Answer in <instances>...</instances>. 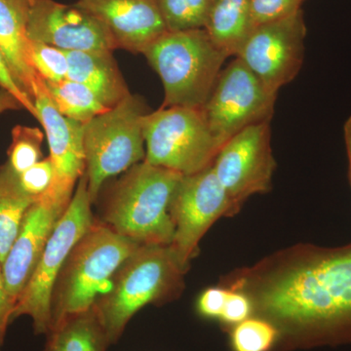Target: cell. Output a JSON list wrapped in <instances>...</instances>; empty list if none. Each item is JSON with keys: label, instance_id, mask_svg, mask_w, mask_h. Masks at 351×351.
<instances>
[{"label": "cell", "instance_id": "32", "mask_svg": "<svg viewBox=\"0 0 351 351\" xmlns=\"http://www.w3.org/2000/svg\"><path fill=\"white\" fill-rule=\"evenodd\" d=\"M15 304L16 302L7 291L3 271H2V263L0 262V346L3 345L9 323L13 321Z\"/></svg>", "mask_w": 351, "mask_h": 351}, {"label": "cell", "instance_id": "20", "mask_svg": "<svg viewBox=\"0 0 351 351\" xmlns=\"http://www.w3.org/2000/svg\"><path fill=\"white\" fill-rule=\"evenodd\" d=\"M47 336L56 351H107L110 345L94 306L64 318Z\"/></svg>", "mask_w": 351, "mask_h": 351}, {"label": "cell", "instance_id": "9", "mask_svg": "<svg viewBox=\"0 0 351 351\" xmlns=\"http://www.w3.org/2000/svg\"><path fill=\"white\" fill-rule=\"evenodd\" d=\"M277 94L269 91L239 58L221 69L201 108L221 147L248 127L271 121Z\"/></svg>", "mask_w": 351, "mask_h": 351}, {"label": "cell", "instance_id": "16", "mask_svg": "<svg viewBox=\"0 0 351 351\" xmlns=\"http://www.w3.org/2000/svg\"><path fill=\"white\" fill-rule=\"evenodd\" d=\"M110 32L117 49L143 54L168 32L156 0H78Z\"/></svg>", "mask_w": 351, "mask_h": 351}, {"label": "cell", "instance_id": "31", "mask_svg": "<svg viewBox=\"0 0 351 351\" xmlns=\"http://www.w3.org/2000/svg\"><path fill=\"white\" fill-rule=\"evenodd\" d=\"M228 294V291L223 290V289H207L198 300V311L206 317H221Z\"/></svg>", "mask_w": 351, "mask_h": 351}, {"label": "cell", "instance_id": "21", "mask_svg": "<svg viewBox=\"0 0 351 351\" xmlns=\"http://www.w3.org/2000/svg\"><path fill=\"white\" fill-rule=\"evenodd\" d=\"M36 198L23 191L19 177L8 164L0 168V262L7 254L19 233L25 213Z\"/></svg>", "mask_w": 351, "mask_h": 351}, {"label": "cell", "instance_id": "6", "mask_svg": "<svg viewBox=\"0 0 351 351\" xmlns=\"http://www.w3.org/2000/svg\"><path fill=\"white\" fill-rule=\"evenodd\" d=\"M182 272L169 246L140 245L127 258L110 290L93 306L110 345L117 343L131 318L165 294Z\"/></svg>", "mask_w": 351, "mask_h": 351}, {"label": "cell", "instance_id": "30", "mask_svg": "<svg viewBox=\"0 0 351 351\" xmlns=\"http://www.w3.org/2000/svg\"><path fill=\"white\" fill-rule=\"evenodd\" d=\"M251 313V304L245 295L239 293L228 292L221 319L226 323H239L246 320Z\"/></svg>", "mask_w": 351, "mask_h": 351}, {"label": "cell", "instance_id": "12", "mask_svg": "<svg viewBox=\"0 0 351 351\" xmlns=\"http://www.w3.org/2000/svg\"><path fill=\"white\" fill-rule=\"evenodd\" d=\"M270 140V122H263L239 132L219 149L212 167L234 209L271 186L276 160Z\"/></svg>", "mask_w": 351, "mask_h": 351}, {"label": "cell", "instance_id": "17", "mask_svg": "<svg viewBox=\"0 0 351 351\" xmlns=\"http://www.w3.org/2000/svg\"><path fill=\"white\" fill-rule=\"evenodd\" d=\"M29 7L25 0H0V50L14 80L32 100L39 75L27 59Z\"/></svg>", "mask_w": 351, "mask_h": 351}, {"label": "cell", "instance_id": "23", "mask_svg": "<svg viewBox=\"0 0 351 351\" xmlns=\"http://www.w3.org/2000/svg\"><path fill=\"white\" fill-rule=\"evenodd\" d=\"M168 32L204 29L212 0H156Z\"/></svg>", "mask_w": 351, "mask_h": 351}, {"label": "cell", "instance_id": "10", "mask_svg": "<svg viewBox=\"0 0 351 351\" xmlns=\"http://www.w3.org/2000/svg\"><path fill=\"white\" fill-rule=\"evenodd\" d=\"M234 210L212 165L195 174L182 176L171 200L175 233L169 248L182 271L203 235L219 217Z\"/></svg>", "mask_w": 351, "mask_h": 351}, {"label": "cell", "instance_id": "36", "mask_svg": "<svg viewBox=\"0 0 351 351\" xmlns=\"http://www.w3.org/2000/svg\"><path fill=\"white\" fill-rule=\"evenodd\" d=\"M25 2H27V4H29V6L32 5V4L34 3V2L36 1V0H25Z\"/></svg>", "mask_w": 351, "mask_h": 351}, {"label": "cell", "instance_id": "15", "mask_svg": "<svg viewBox=\"0 0 351 351\" xmlns=\"http://www.w3.org/2000/svg\"><path fill=\"white\" fill-rule=\"evenodd\" d=\"M34 107L47 138L54 179L49 191L71 199L76 182L85 172L83 124L64 117L51 101L45 82L39 76L32 94Z\"/></svg>", "mask_w": 351, "mask_h": 351}, {"label": "cell", "instance_id": "33", "mask_svg": "<svg viewBox=\"0 0 351 351\" xmlns=\"http://www.w3.org/2000/svg\"><path fill=\"white\" fill-rule=\"evenodd\" d=\"M19 101L16 100L13 95L7 92L6 90L0 88V114L8 112V110H20Z\"/></svg>", "mask_w": 351, "mask_h": 351}, {"label": "cell", "instance_id": "22", "mask_svg": "<svg viewBox=\"0 0 351 351\" xmlns=\"http://www.w3.org/2000/svg\"><path fill=\"white\" fill-rule=\"evenodd\" d=\"M45 85L55 107L69 119L85 124L110 110L82 83L68 78L59 83L45 82Z\"/></svg>", "mask_w": 351, "mask_h": 351}, {"label": "cell", "instance_id": "1", "mask_svg": "<svg viewBox=\"0 0 351 351\" xmlns=\"http://www.w3.org/2000/svg\"><path fill=\"white\" fill-rule=\"evenodd\" d=\"M265 313L327 343L351 341V246L317 256L267 286Z\"/></svg>", "mask_w": 351, "mask_h": 351}, {"label": "cell", "instance_id": "3", "mask_svg": "<svg viewBox=\"0 0 351 351\" xmlns=\"http://www.w3.org/2000/svg\"><path fill=\"white\" fill-rule=\"evenodd\" d=\"M143 55L162 82L161 108H202L228 59L204 29L165 32Z\"/></svg>", "mask_w": 351, "mask_h": 351}, {"label": "cell", "instance_id": "13", "mask_svg": "<svg viewBox=\"0 0 351 351\" xmlns=\"http://www.w3.org/2000/svg\"><path fill=\"white\" fill-rule=\"evenodd\" d=\"M27 36L64 51H112L114 41L100 21L77 4L36 0L29 7Z\"/></svg>", "mask_w": 351, "mask_h": 351}, {"label": "cell", "instance_id": "28", "mask_svg": "<svg viewBox=\"0 0 351 351\" xmlns=\"http://www.w3.org/2000/svg\"><path fill=\"white\" fill-rule=\"evenodd\" d=\"M21 188L27 195L38 198L49 189L54 179V169L49 157L41 159L22 174L18 175Z\"/></svg>", "mask_w": 351, "mask_h": 351}, {"label": "cell", "instance_id": "26", "mask_svg": "<svg viewBox=\"0 0 351 351\" xmlns=\"http://www.w3.org/2000/svg\"><path fill=\"white\" fill-rule=\"evenodd\" d=\"M277 336L276 328L267 321L246 319L239 323L232 335L234 351H267Z\"/></svg>", "mask_w": 351, "mask_h": 351}, {"label": "cell", "instance_id": "18", "mask_svg": "<svg viewBox=\"0 0 351 351\" xmlns=\"http://www.w3.org/2000/svg\"><path fill=\"white\" fill-rule=\"evenodd\" d=\"M69 80L82 83L108 108L115 107L130 95L112 51H66Z\"/></svg>", "mask_w": 351, "mask_h": 351}, {"label": "cell", "instance_id": "11", "mask_svg": "<svg viewBox=\"0 0 351 351\" xmlns=\"http://www.w3.org/2000/svg\"><path fill=\"white\" fill-rule=\"evenodd\" d=\"M306 25L302 11L254 27L239 55L252 73L272 93L292 82L304 59Z\"/></svg>", "mask_w": 351, "mask_h": 351}, {"label": "cell", "instance_id": "5", "mask_svg": "<svg viewBox=\"0 0 351 351\" xmlns=\"http://www.w3.org/2000/svg\"><path fill=\"white\" fill-rule=\"evenodd\" d=\"M149 112L138 95H129L107 112L83 124V152L92 203L107 180L145 160L143 120Z\"/></svg>", "mask_w": 351, "mask_h": 351}, {"label": "cell", "instance_id": "4", "mask_svg": "<svg viewBox=\"0 0 351 351\" xmlns=\"http://www.w3.org/2000/svg\"><path fill=\"white\" fill-rule=\"evenodd\" d=\"M138 246L110 226L94 223L58 277L52 295V328L69 316L92 308L104 284L112 280Z\"/></svg>", "mask_w": 351, "mask_h": 351}, {"label": "cell", "instance_id": "7", "mask_svg": "<svg viewBox=\"0 0 351 351\" xmlns=\"http://www.w3.org/2000/svg\"><path fill=\"white\" fill-rule=\"evenodd\" d=\"M86 174L78 181L69 207L58 221L36 269L18 298L13 320L29 316L36 334H49L52 329V295L58 277L71 251L94 225Z\"/></svg>", "mask_w": 351, "mask_h": 351}, {"label": "cell", "instance_id": "25", "mask_svg": "<svg viewBox=\"0 0 351 351\" xmlns=\"http://www.w3.org/2000/svg\"><path fill=\"white\" fill-rule=\"evenodd\" d=\"M29 66L45 82L68 80L69 62L66 51L29 39L27 47Z\"/></svg>", "mask_w": 351, "mask_h": 351}, {"label": "cell", "instance_id": "8", "mask_svg": "<svg viewBox=\"0 0 351 351\" xmlns=\"http://www.w3.org/2000/svg\"><path fill=\"white\" fill-rule=\"evenodd\" d=\"M145 162L182 176L213 164L221 145L201 108H159L143 120Z\"/></svg>", "mask_w": 351, "mask_h": 351}, {"label": "cell", "instance_id": "24", "mask_svg": "<svg viewBox=\"0 0 351 351\" xmlns=\"http://www.w3.org/2000/svg\"><path fill=\"white\" fill-rule=\"evenodd\" d=\"M44 134L36 127L17 125L12 130V143L8 151V166L17 175L39 162L43 157Z\"/></svg>", "mask_w": 351, "mask_h": 351}, {"label": "cell", "instance_id": "2", "mask_svg": "<svg viewBox=\"0 0 351 351\" xmlns=\"http://www.w3.org/2000/svg\"><path fill=\"white\" fill-rule=\"evenodd\" d=\"M182 175L152 164H136L115 184L106 207L113 232L140 245L170 246L175 226L170 204Z\"/></svg>", "mask_w": 351, "mask_h": 351}, {"label": "cell", "instance_id": "35", "mask_svg": "<svg viewBox=\"0 0 351 351\" xmlns=\"http://www.w3.org/2000/svg\"><path fill=\"white\" fill-rule=\"evenodd\" d=\"M43 351H56L54 348H53L52 346L50 345V343H46L45 348H44Z\"/></svg>", "mask_w": 351, "mask_h": 351}, {"label": "cell", "instance_id": "27", "mask_svg": "<svg viewBox=\"0 0 351 351\" xmlns=\"http://www.w3.org/2000/svg\"><path fill=\"white\" fill-rule=\"evenodd\" d=\"M304 0H251L255 27L290 17L301 11Z\"/></svg>", "mask_w": 351, "mask_h": 351}, {"label": "cell", "instance_id": "34", "mask_svg": "<svg viewBox=\"0 0 351 351\" xmlns=\"http://www.w3.org/2000/svg\"><path fill=\"white\" fill-rule=\"evenodd\" d=\"M343 135H345L346 152H348V162H350V180L351 184V117L346 120L345 126H343Z\"/></svg>", "mask_w": 351, "mask_h": 351}, {"label": "cell", "instance_id": "29", "mask_svg": "<svg viewBox=\"0 0 351 351\" xmlns=\"http://www.w3.org/2000/svg\"><path fill=\"white\" fill-rule=\"evenodd\" d=\"M0 88L13 95L16 100L19 101L21 107L31 113L32 117L36 119L38 112H36V107H34V101L21 89L19 85L14 80L12 73H11L10 69H9L8 64L4 59L1 50H0Z\"/></svg>", "mask_w": 351, "mask_h": 351}, {"label": "cell", "instance_id": "19", "mask_svg": "<svg viewBox=\"0 0 351 351\" xmlns=\"http://www.w3.org/2000/svg\"><path fill=\"white\" fill-rule=\"evenodd\" d=\"M251 0H212L204 29L226 57H237L253 31Z\"/></svg>", "mask_w": 351, "mask_h": 351}, {"label": "cell", "instance_id": "14", "mask_svg": "<svg viewBox=\"0 0 351 351\" xmlns=\"http://www.w3.org/2000/svg\"><path fill=\"white\" fill-rule=\"evenodd\" d=\"M71 199L47 191L32 203L25 213L19 233L2 263L4 280L14 301L32 278L58 221Z\"/></svg>", "mask_w": 351, "mask_h": 351}]
</instances>
